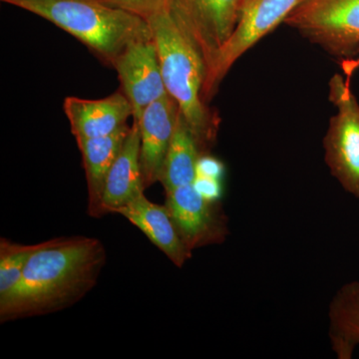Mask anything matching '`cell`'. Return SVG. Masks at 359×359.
I'll list each match as a JSON object with an SVG mask.
<instances>
[{
  "mask_svg": "<svg viewBox=\"0 0 359 359\" xmlns=\"http://www.w3.org/2000/svg\"><path fill=\"white\" fill-rule=\"evenodd\" d=\"M193 185L202 197L211 202H219L223 195V186L219 179L197 175Z\"/></svg>",
  "mask_w": 359,
  "mask_h": 359,
  "instance_id": "19",
  "label": "cell"
},
{
  "mask_svg": "<svg viewBox=\"0 0 359 359\" xmlns=\"http://www.w3.org/2000/svg\"><path fill=\"white\" fill-rule=\"evenodd\" d=\"M106 6L133 14L148 21L167 13L169 0H96Z\"/></svg>",
  "mask_w": 359,
  "mask_h": 359,
  "instance_id": "18",
  "label": "cell"
},
{
  "mask_svg": "<svg viewBox=\"0 0 359 359\" xmlns=\"http://www.w3.org/2000/svg\"><path fill=\"white\" fill-rule=\"evenodd\" d=\"M351 79L335 74L328 98L337 108L323 137L325 164L346 192L359 200V103Z\"/></svg>",
  "mask_w": 359,
  "mask_h": 359,
  "instance_id": "4",
  "label": "cell"
},
{
  "mask_svg": "<svg viewBox=\"0 0 359 359\" xmlns=\"http://www.w3.org/2000/svg\"><path fill=\"white\" fill-rule=\"evenodd\" d=\"M123 93L133 108L134 121L138 122L148 106L169 95L161 70L154 39L132 42L116 59Z\"/></svg>",
  "mask_w": 359,
  "mask_h": 359,
  "instance_id": "9",
  "label": "cell"
},
{
  "mask_svg": "<svg viewBox=\"0 0 359 359\" xmlns=\"http://www.w3.org/2000/svg\"><path fill=\"white\" fill-rule=\"evenodd\" d=\"M116 214L121 215L136 226L178 268H183L192 257V252L184 245L166 205L155 204L143 194Z\"/></svg>",
  "mask_w": 359,
  "mask_h": 359,
  "instance_id": "12",
  "label": "cell"
},
{
  "mask_svg": "<svg viewBox=\"0 0 359 359\" xmlns=\"http://www.w3.org/2000/svg\"><path fill=\"white\" fill-rule=\"evenodd\" d=\"M140 148V129L133 120L128 136L106 179L102 198L105 214L117 212L143 195L145 187L142 177Z\"/></svg>",
  "mask_w": 359,
  "mask_h": 359,
  "instance_id": "13",
  "label": "cell"
},
{
  "mask_svg": "<svg viewBox=\"0 0 359 359\" xmlns=\"http://www.w3.org/2000/svg\"><path fill=\"white\" fill-rule=\"evenodd\" d=\"M148 22L152 28L168 93L176 101L201 155L209 154L216 143L221 120L208 107L203 96L204 61L168 11Z\"/></svg>",
  "mask_w": 359,
  "mask_h": 359,
  "instance_id": "2",
  "label": "cell"
},
{
  "mask_svg": "<svg viewBox=\"0 0 359 359\" xmlns=\"http://www.w3.org/2000/svg\"><path fill=\"white\" fill-rule=\"evenodd\" d=\"M304 0H245L237 27L205 76L203 96L211 100L236 61L282 22Z\"/></svg>",
  "mask_w": 359,
  "mask_h": 359,
  "instance_id": "7",
  "label": "cell"
},
{
  "mask_svg": "<svg viewBox=\"0 0 359 359\" xmlns=\"http://www.w3.org/2000/svg\"><path fill=\"white\" fill-rule=\"evenodd\" d=\"M201 156L197 142L179 110L173 139L161 173L160 182L165 192L194 183Z\"/></svg>",
  "mask_w": 359,
  "mask_h": 359,
  "instance_id": "16",
  "label": "cell"
},
{
  "mask_svg": "<svg viewBox=\"0 0 359 359\" xmlns=\"http://www.w3.org/2000/svg\"><path fill=\"white\" fill-rule=\"evenodd\" d=\"M285 23L335 57L359 50V0H304Z\"/></svg>",
  "mask_w": 359,
  "mask_h": 359,
  "instance_id": "5",
  "label": "cell"
},
{
  "mask_svg": "<svg viewBox=\"0 0 359 359\" xmlns=\"http://www.w3.org/2000/svg\"><path fill=\"white\" fill-rule=\"evenodd\" d=\"M178 114L176 101L167 95L148 106L137 122L140 129V164L145 189L160 182Z\"/></svg>",
  "mask_w": 359,
  "mask_h": 359,
  "instance_id": "10",
  "label": "cell"
},
{
  "mask_svg": "<svg viewBox=\"0 0 359 359\" xmlns=\"http://www.w3.org/2000/svg\"><path fill=\"white\" fill-rule=\"evenodd\" d=\"M39 15L69 33L105 65L132 42L153 39L147 21L96 0H1Z\"/></svg>",
  "mask_w": 359,
  "mask_h": 359,
  "instance_id": "3",
  "label": "cell"
},
{
  "mask_svg": "<svg viewBox=\"0 0 359 359\" xmlns=\"http://www.w3.org/2000/svg\"><path fill=\"white\" fill-rule=\"evenodd\" d=\"M106 262L98 238L74 236L37 244L0 320L29 318L69 308L93 289Z\"/></svg>",
  "mask_w": 359,
  "mask_h": 359,
  "instance_id": "1",
  "label": "cell"
},
{
  "mask_svg": "<svg viewBox=\"0 0 359 359\" xmlns=\"http://www.w3.org/2000/svg\"><path fill=\"white\" fill-rule=\"evenodd\" d=\"M224 172V167L223 163L209 154L201 156L199 161H198V176L222 180Z\"/></svg>",
  "mask_w": 359,
  "mask_h": 359,
  "instance_id": "20",
  "label": "cell"
},
{
  "mask_svg": "<svg viewBox=\"0 0 359 359\" xmlns=\"http://www.w3.org/2000/svg\"><path fill=\"white\" fill-rule=\"evenodd\" d=\"M130 129L131 127L126 124L108 136L76 139L78 147L81 151L88 186V212L94 218H100L105 215L102 198L106 179L121 151Z\"/></svg>",
  "mask_w": 359,
  "mask_h": 359,
  "instance_id": "14",
  "label": "cell"
},
{
  "mask_svg": "<svg viewBox=\"0 0 359 359\" xmlns=\"http://www.w3.org/2000/svg\"><path fill=\"white\" fill-rule=\"evenodd\" d=\"M166 207L189 252L223 244L229 236L228 219L219 202L205 200L193 184L166 193Z\"/></svg>",
  "mask_w": 359,
  "mask_h": 359,
  "instance_id": "8",
  "label": "cell"
},
{
  "mask_svg": "<svg viewBox=\"0 0 359 359\" xmlns=\"http://www.w3.org/2000/svg\"><path fill=\"white\" fill-rule=\"evenodd\" d=\"M37 244L21 245L0 238V304L13 295L20 285L28 261Z\"/></svg>",
  "mask_w": 359,
  "mask_h": 359,
  "instance_id": "17",
  "label": "cell"
},
{
  "mask_svg": "<svg viewBox=\"0 0 359 359\" xmlns=\"http://www.w3.org/2000/svg\"><path fill=\"white\" fill-rule=\"evenodd\" d=\"M245 1L169 0L168 13L204 61L205 76L237 27Z\"/></svg>",
  "mask_w": 359,
  "mask_h": 359,
  "instance_id": "6",
  "label": "cell"
},
{
  "mask_svg": "<svg viewBox=\"0 0 359 359\" xmlns=\"http://www.w3.org/2000/svg\"><path fill=\"white\" fill-rule=\"evenodd\" d=\"M63 108L75 140L108 136L133 117V108L122 90L98 100L66 97Z\"/></svg>",
  "mask_w": 359,
  "mask_h": 359,
  "instance_id": "11",
  "label": "cell"
},
{
  "mask_svg": "<svg viewBox=\"0 0 359 359\" xmlns=\"http://www.w3.org/2000/svg\"><path fill=\"white\" fill-rule=\"evenodd\" d=\"M342 69H344V74L348 79L353 76L354 72L359 68V57L358 59H346L341 63Z\"/></svg>",
  "mask_w": 359,
  "mask_h": 359,
  "instance_id": "21",
  "label": "cell"
},
{
  "mask_svg": "<svg viewBox=\"0 0 359 359\" xmlns=\"http://www.w3.org/2000/svg\"><path fill=\"white\" fill-rule=\"evenodd\" d=\"M328 337L339 359H351L359 346V280L344 283L328 308Z\"/></svg>",
  "mask_w": 359,
  "mask_h": 359,
  "instance_id": "15",
  "label": "cell"
}]
</instances>
